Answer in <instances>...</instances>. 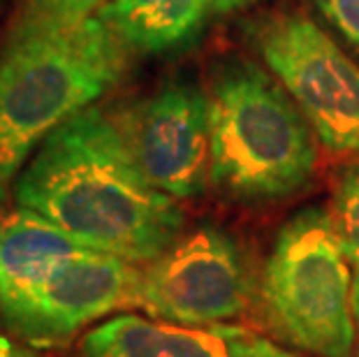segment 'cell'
I'll use <instances>...</instances> for the list:
<instances>
[{
  "label": "cell",
  "instance_id": "8",
  "mask_svg": "<svg viewBox=\"0 0 359 357\" xmlns=\"http://www.w3.org/2000/svg\"><path fill=\"white\" fill-rule=\"evenodd\" d=\"M111 116L137 167L160 193L179 202L204 191L211 163L209 102L195 81L170 79Z\"/></svg>",
  "mask_w": 359,
  "mask_h": 357
},
{
  "label": "cell",
  "instance_id": "6",
  "mask_svg": "<svg viewBox=\"0 0 359 357\" xmlns=\"http://www.w3.org/2000/svg\"><path fill=\"white\" fill-rule=\"evenodd\" d=\"M142 278L133 262L88 248L58 262L0 316L28 344L58 346L100 318L140 307Z\"/></svg>",
  "mask_w": 359,
  "mask_h": 357
},
{
  "label": "cell",
  "instance_id": "5",
  "mask_svg": "<svg viewBox=\"0 0 359 357\" xmlns=\"http://www.w3.org/2000/svg\"><path fill=\"white\" fill-rule=\"evenodd\" d=\"M273 79L332 154L359 156V65L299 12H271L248 28Z\"/></svg>",
  "mask_w": 359,
  "mask_h": 357
},
{
  "label": "cell",
  "instance_id": "12",
  "mask_svg": "<svg viewBox=\"0 0 359 357\" xmlns=\"http://www.w3.org/2000/svg\"><path fill=\"white\" fill-rule=\"evenodd\" d=\"M330 216L339 246L353 271V309L359 325V163L346 167L336 179Z\"/></svg>",
  "mask_w": 359,
  "mask_h": 357
},
{
  "label": "cell",
  "instance_id": "3",
  "mask_svg": "<svg viewBox=\"0 0 359 357\" xmlns=\"http://www.w3.org/2000/svg\"><path fill=\"white\" fill-rule=\"evenodd\" d=\"M211 163L220 191L243 202L285 200L316 172L311 126L283 86L246 58H225L206 90Z\"/></svg>",
  "mask_w": 359,
  "mask_h": 357
},
{
  "label": "cell",
  "instance_id": "16",
  "mask_svg": "<svg viewBox=\"0 0 359 357\" xmlns=\"http://www.w3.org/2000/svg\"><path fill=\"white\" fill-rule=\"evenodd\" d=\"M250 3H253V0H211V12L227 14L234 10H241V7H246Z\"/></svg>",
  "mask_w": 359,
  "mask_h": 357
},
{
  "label": "cell",
  "instance_id": "1",
  "mask_svg": "<svg viewBox=\"0 0 359 357\" xmlns=\"http://www.w3.org/2000/svg\"><path fill=\"white\" fill-rule=\"evenodd\" d=\"M14 200L83 246L133 264L158 260L186 223L179 202L137 167L111 114L95 105L42 142L14 184Z\"/></svg>",
  "mask_w": 359,
  "mask_h": 357
},
{
  "label": "cell",
  "instance_id": "10",
  "mask_svg": "<svg viewBox=\"0 0 359 357\" xmlns=\"http://www.w3.org/2000/svg\"><path fill=\"white\" fill-rule=\"evenodd\" d=\"M83 250L88 246L35 211L24 207L0 211V309L58 262Z\"/></svg>",
  "mask_w": 359,
  "mask_h": 357
},
{
  "label": "cell",
  "instance_id": "13",
  "mask_svg": "<svg viewBox=\"0 0 359 357\" xmlns=\"http://www.w3.org/2000/svg\"><path fill=\"white\" fill-rule=\"evenodd\" d=\"M107 3L109 0H26L19 21L72 26L90 17H97V12Z\"/></svg>",
  "mask_w": 359,
  "mask_h": 357
},
{
  "label": "cell",
  "instance_id": "11",
  "mask_svg": "<svg viewBox=\"0 0 359 357\" xmlns=\"http://www.w3.org/2000/svg\"><path fill=\"white\" fill-rule=\"evenodd\" d=\"M211 0H109L97 17L128 51L167 54L202 33Z\"/></svg>",
  "mask_w": 359,
  "mask_h": 357
},
{
  "label": "cell",
  "instance_id": "15",
  "mask_svg": "<svg viewBox=\"0 0 359 357\" xmlns=\"http://www.w3.org/2000/svg\"><path fill=\"white\" fill-rule=\"evenodd\" d=\"M0 357H35V355L26 351L24 346H19L17 341H12L10 337L0 334Z\"/></svg>",
  "mask_w": 359,
  "mask_h": 357
},
{
  "label": "cell",
  "instance_id": "4",
  "mask_svg": "<svg viewBox=\"0 0 359 357\" xmlns=\"http://www.w3.org/2000/svg\"><path fill=\"white\" fill-rule=\"evenodd\" d=\"M259 309L278 341L318 357L353 353V271L330 211L309 207L278 230L259 276Z\"/></svg>",
  "mask_w": 359,
  "mask_h": 357
},
{
  "label": "cell",
  "instance_id": "9",
  "mask_svg": "<svg viewBox=\"0 0 359 357\" xmlns=\"http://www.w3.org/2000/svg\"><path fill=\"white\" fill-rule=\"evenodd\" d=\"M81 357H294L269 339L236 328H183L165 321L121 314L90 330Z\"/></svg>",
  "mask_w": 359,
  "mask_h": 357
},
{
  "label": "cell",
  "instance_id": "2",
  "mask_svg": "<svg viewBox=\"0 0 359 357\" xmlns=\"http://www.w3.org/2000/svg\"><path fill=\"white\" fill-rule=\"evenodd\" d=\"M128 54L100 17L17 21L0 54V204L42 142L123 77Z\"/></svg>",
  "mask_w": 359,
  "mask_h": 357
},
{
  "label": "cell",
  "instance_id": "14",
  "mask_svg": "<svg viewBox=\"0 0 359 357\" xmlns=\"http://www.w3.org/2000/svg\"><path fill=\"white\" fill-rule=\"evenodd\" d=\"M320 14L355 51H359V0H313Z\"/></svg>",
  "mask_w": 359,
  "mask_h": 357
},
{
  "label": "cell",
  "instance_id": "7",
  "mask_svg": "<svg viewBox=\"0 0 359 357\" xmlns=\"http://www.w3.org/2000/svg\"><path fill=\"white\" fill-rule=\"evenodd\" d=\"M248 278L234 239L202 225L144 271L140 307L156 321L183 328L225 325L243 314Z\"/></svg>",
  "mask_w": 359,
  "mask_h": 357
}]
</instances>
